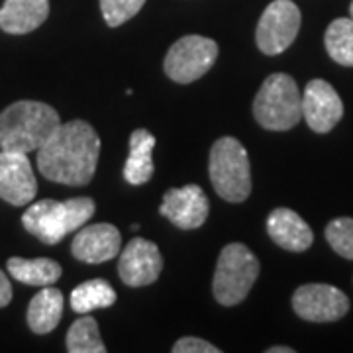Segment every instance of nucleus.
I'll use <instances>...</instances> for the list:
<instances>
[{"label": "nucleus", "mask_w": 353, "mask_h": 353, "mask_svg": "<svg viewBox=\"0 0 353 353\" xmlns=\"http://www.w3.org/2000/svg\"><path fill=\"white\" fill-rule=\"evenodd\" d=\"M101 155V138L94 128L73 120L57 128L38 150V169L48 181L83 187L92 181Z\"/></svg>", "instance_id": "nucleus-1"}, {"label": "nucleus", "mask_w": 353, "mask_h": 353, "mask_svg": "<svg viewBox=\"0 0 353 353\" xmlns=\"http://www.w3.org/2000/svg\"><path fill=\"white\" fill-rule=\"evenodd\" d=\"M61 126V118L50 104L20 101L0 114V150L16 153L38 152Z\"/></svg>", "instance_id": "nucleus-2"}, {"label": "nucleus", "mask_w": 353, "mask_h": 353, "mask_svg": "<svg viewBox=\"0 0 353 353\" xmlns=\"http://www.w3.org/2000/svg\"><path fill=\"white\" fill-rule=\"evenodd\" d=\"M94 201L88 196H77L63 202L39 201L28 206L22 224L39 241L55 245L71 232L85 226L94 214Z\"/></svg>", "instance_id": "nucleus-3"}, {"label": "nucleus", "mask_w": 353, "mask_h": 353, "mask_svg": "<svg viewBox=\"0 0 353 353\" xmlns=\"http://www.w3.org/2000/svg\"><path fill=\"white\" fill-rule=\"evenodd\" d=\"M253 116L259 126L287 132L303 120V94L294 79L285 73L267 77L255 94Z\"/></svg>", "instance_id": "nucleus-4"}, {"label": "nucleus", "mask_w": 353, "mask_h": 353, "mask_svg": "<svg viewBox=\"0 0 353 353\" xmlns=\"http://www.w3.org/2000/svg\"><path fill=\"white\" fill-rule=\"evenodd\" d=\"M208 173L212 187L220 199L228 202H243L252 194V167L241 141L236 138H220L210 150Z\"/></svg>", "instance_id": "nucleus-5"}, {"label": "nucleus", "mask_w": 353, "mask_h": 353, "mask_svg": "<svg viewBox=\"0 0 353 353\" xmlns=\"http://www.w3.org/2000/svg\"><path fill=\"white\" fill-rule=\"evenodd\" d=\"M259 277V261L243 243H228L220 252L212 290L222 306L240 304Z\"/></svg>", "instance_id": "nucleus-6"}, {"label": "nucleus", "mask_w": 353, "mask_h": 353, "mask_svg": "<svg viewBox=\"0 0 353 353\" xmlns=\"http://www.w3.org/2000/svg\"><path fill=\"white\" fill-rule=\"evenodd\" d=\"M218 57V43L204 36H185L176 39L165 57L163 69L169 79L181 85L194 83L206 75Z\"/></svg>", "instance_id": "nucleus-7"}, {"label": "nucleus", "mask_w": 353, "mask_h": 353, "mask_svg": "<svg viewBox=\"0 0 353 353\" xmlns=\"http://www.w3.org/2000/svg\"><path fill=\"white\" fill-rule=\"evenodd\" d=\"M301 30V10L292 0H273L259 18L255 41L265 55H279L290 48Z\"/></svg>", "instance_id": "nucleus-8"}, {"label": "nucleus", "mask_w": 353, "mask_h": 353, "mask_svg": "<svg viewBox=\"0 0 353 353\" xmlns=\"http://www.w3.org/2000/svg\"><path fill=\"white\" fill-rule=\"evenodd\" d=\"M292 308L303 320L324 324L336 322L347 314L350 299L338 287L326 283H310L294 290Z\"/></svg>", "instance_id": "nucleus-9"}, {"label": "nucleus", "mask_w": 353, "mask_h": 353, "mask_svg": "<svg viewBox=\"0 0 353 353\" xmlns=\"http://www.w3.org/2000/svg\"><path fill=\"white\" fill-rule=\"evenodd\" d=\"M163 269L159 248L145 238H134L120 253L118 275L128 287H145L155 283Z\"/></svg>", "instance_id": "nucleus-10"}, {"label": "nucleus", "mask_w": 353, "mask_h": 353, "mask_svg": "<svg viewBox=\"0 0 353 353\" xmlns=\"http://www.w3.org/2000/svg\"><path fill=\"white\" fill-rule=\"evenodd\" d=\"M343 116V102L324 79H312L303 92V118L316 134H328Z\"/></svg>", "instance_id": "nucleus-11"}, {"label": "nucleus", "mask_w": 353, "mask_h": 353, "mask_svg": "<svg viewBox=\"0 0 353 353\" xmlns=\"http://www.w3.org/2000/svg\"><path fill=\"white\" fill-rule=\"evenodd\" d=\"M38 181L26 153L0 150V199L12 206H24L36 199Z\"/></svg>", "instance_id": "nucleus-12"}, {"label": "nucleus", "mask_w": 353, "mask_h": 353, "mask_svg": "<svg viewBox=\"0 0 353 353\" xmlns=\"http://www.w3.org/2000/svg\"><path fill=\"white\" fill-rule=\"evenodd\" d=\"M210 212V202L206 192L199 185H187L181 189L165 192L163 204L159 206V214L165 216L171 224L181 230L201 228Z\"/></svg>", "instance_id": "nucleus-13"}, {"label": "nucleus", "mask_w": 353, "mask_h": 353, "mask_svg": "<svg viewBox=\"0 0 353 353\" xmlns=\"http://www.w3.org/2000/svg\"><path fill=\"white\" fill-rule=\"evenodd\" d=\"M122 245V236L112 224H90L75 236L71 252L83 263H104L114 259Z\"/></svg>", "instance_id": "nucleus-14"}, {"label": "nucleus", "mask_w": 353, "mask_h": 353, "mask_svg": "<svg viewBox=\"0 0 353 353\" xmlns=\"http://www.w3.org/2000/svg\"><path fill=\"white\" fill-rule=\"evenodd\" d=\"M267 234L279 248L294 253L306 252L314 241L310 226L290 208H275L269 214Z\"/></svg>", "instance_id": "nucleus-15"}, {"label": "nucleus", "mask_w": 353, "mask_h": 353, "mask_svg": "<svg viewBox=\"0 0 353 353\" xmlns=\"http://www.w3.org/2000/svg\"><path fill=\"white\" fill-rule=\"evenodd\" d=\"M50 16V0H4L0 8V30L22 36L43 24Z\"/></svg>", "instance_id": "nucleus-16"}, {"label": "nucleus", "mask_w": 353, "mask_h": 353, "mask_svg": "<svg viewBox=\"0 0 353 353\" xmlns=\"http://www.w3.org/2000/svg\"><path fill=\"white\" fill-rule=\"evenodd\" d=\"M153 148L155 136L145 128H138L130 136V155L124 165V179L130 185H145L153 176Z\"/></svg>", "instance_id": "nucleus-17"}, {"label": "nucleus", "mask_w": 353, "mask_h": 353, "mask_svg": "<svg viewBox=\"0 0 353 353\" xmlns=\"http://www.w3.org/2000/svg\"><path fill=\"white\" fill-rule=\"evenodd\" d=\"M63 314V292L55 287H43L28 306V326L34 334H50L57 328Z\"/></svg>", "instance_id": "nucleus-18"}, {"label": "nucleus", "mask_w": 353, "mask_h": 353, "mask_svg": "<svg viewBox=\"0 0 353 353\" xmlns=\"http://www.w3.org/2000/svg\"><path fill=\"white\" fill-rule=\"evenodd\" d=\"M6 267L16 281L32 287H48L61 277V265L48 257H38V259L10 257Z\"/></svg>", "instance_id": "nucleus-19"}, {"label": "nucleus", "mask_w": 353, "mask_h": 353, "mask_svg": "<svg viewBox=\"0 0 353 353\" xmlns=\"http://www.w3.org/2000/svg\"><path fill=\"white\" fill-rule=\"evenodd\" d=\"M116 303V290L104 279L85 281L71 292V308L77 314H88L99 308H108Z\"/></svg>", "instance_id": "nucleus-20"}, {"label": "nucleus", "mask_w": 353, "mask_h": 353, "mask_svg": "<svg viewBox=\"0 0 353 353\" xmlns=\"http://www.w3.org/2000/svg\"><path fill=\"white\" fill-rule=\"evenodd\" d=\"M326 51L336 63L353 67V18H338L324 36Z\"/></svg>", "instance_id": "nucleus-21"}, {"label": "nucleus", "mask_w": 353, "mask_h": 353, "mask_svg": "<svg viewBox=\"0 0 353 353\" xmlns=\"http://www.w3.org/2000/svg\"><path fill=\"white\" fill-rule=\"evenodd\" d=\"M67 352L69 353H104L106 345L99 334V324L92 316H81L67 332Z\"/></svg>", "instance_id": "nucleus-22"}, {"label": "nucleus", "mask_w": 353, "mask_h": 353, "mask_svg": "<svg viewBox=\"0 0 353 353\" xmlns=\"http://www.w3.org/2000/svg\"><path fill=\"white\" fill-rule=\"evenodd\" d=\"M326 240L334 252L353 261V218H336L326 226Z\"/></svg>", "instance_id": "nucleus-23"}, {"label": "nucleus", "mask_w": 353, "mask_h": 353, "mask_svg": "<svg viewBox=\"0 0 353 353\" xmlns=\"http://www.w3.org/2000/svg\"><path fill=\"white\" fill-rule=\"evenodd\" d=\"M145 0H101V10L106 24L118 28L132 20L143 8Z\"/></svg>", "instance_id": "nucleus-24"}, {"label": "nucleus", "mask_w": 353, "mask_h": 353, "mask_svg": "<svg viewBox=\"0 0 353 353\" xmlns=\"http://www.w3.org/2000/svg\"><path fill=\"white\" fill-rule=\"evenodd\" d=\"M173 353H220V350L201 338H181L173 345Z\"/></svg>", "instance_id": "nucleus-25"}, {"label": "nucleus", "mask_w": 353, "mask_h": 353, "mask_svg": "<svg viewBox=\"0 0 353 353\" xmlns=\"http://www.w3.org/2000/svg\"><path fill=\"white\" fill-rule=\"evenodd\" d=\"M12 301V285L8 283L6 275L0 271V308L8 306Z\"/></svg>", "instance_id": "nucleus-26"}, {"label": "nucleus", "mask_w": 353, "mask_h": 353, "mask_svg": "<svg viewBox=\"0 0 353 353\" xmlns=\"http://www.w3.org/2000/svg\"><path fill=\"white\" fill-rule=\"evenodd\" d=\"M267 353H294L292 347H281V345H275V347H269Z\"/></svg>", "instance_id": "nucleus-27"}, {"label": "nucleus", "mask_w": 353, "mask_h": 353, "mask_svg": "<svg viewBox=\"0 0 353 353\" xmlns=\"http://www.w3.org/2000/svg\"><path fill=\"white\" fill-rule=\"evenodd\" d=\"M130 230H132V232H138L139 226H138V224H132V226H130Z\"/></svg>", "instance_id": "nucleus-28"}, {"label": "nucleus", "mask_w": 353, "mask_h": 353, "mask_svg": "<svg viewBox=\"0 0 353 353\" xmlns=\"http://www.w3.org/2000/svg\"><path fill=\"white\" fill-rule=\"evenodd\" d=\"M350 16L353 18V2H352V6H350Z\"/></svg>", "instance_id": "nucleus-29"}]
</instances>
